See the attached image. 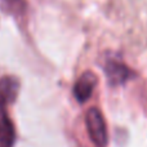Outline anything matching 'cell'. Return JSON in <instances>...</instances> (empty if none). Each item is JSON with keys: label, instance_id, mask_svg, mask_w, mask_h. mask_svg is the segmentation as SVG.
Wrapping results in <instances>:
<instances>
[{"label": "cell", "instance_id": "3957f363", "mask_svg": "<svg viewBox=\"0 0 147 147\" xmlns=\"http://www.w3.org/2000/svg\"><path fill=\"white\" fill-rule=\"evenodd\" d=\"M105 74L107 76V80L111 85H121L127 83L133 75L132 70L124 65L123 62L116 61V59H109L105 65Z\"/></svg>", "mask_w": 147, "mask_h": 147}, {"label": "cell", "instance_id": "8992f818", "mask_svg": "<svg viewBox=\"0 0 147 147\" xmlns=\"http://www.w3.org/2000/svg\"><path fill=\"white\" fill-rule=\"evenodd\" d=\"M5 4H8L9 7H16V5H20L21 0H3Z\"/></svg>", "mask_w": 147, "mask_h": 147}, {"label": "cell", "instance_id": "277c9868", "mask_svg": "<svg viewBox=\"0 0 147 147\" xmlns=\"http://www.w3.org/2000/svg\"><path fill=\"white\" fill-rule=\"evenodd\" d=\"M96 85H97L96 75L90 71L84 72L83 75L76 80L75 85H74V96L78 99V102L84 103L85 101H88V99L90 98Z\"/></svg>", "mask_w": 147, "mask_h": 147}, {"label": "cell", "instance_id": "6da1fadb", "mask_svg": "<svg viewBox=\"0 0 147 147\" xmlns=\"http://www.w3.org/2000/svg\"><path fill=\"white\" fill-rule=\"evenodd\" d=\"M85 124L86 129H88L89 137L93 141V143L98 147H105L107 145V129H106V123H105L103 115L101 114L98 109L92 107L89 111L86 112L85 116Z\"/></svg>", "mask_w": 147, "mask_h": 147}, {"label": "cell", "instance_id": "5b68a950", "mask_svg": "<svg viewBox=\"0 0 147 147\" xmlns=\"http://www.w3.org/2000/svg\"><path fill=\"white\" fill-rule=\"evenodd\" d=\"M20 92V81L14 76H3L0 79V101L10 105L16 101Z\"/></svg>", "mask_w": 147, "mask_h": 147}, {"label": "cell", "instance_id": "7a4b0ae2", "mask_svg": "<svg viewBox=\"0 0 147 147\" xmlns=\"http://www.w3.org/2000/svg\"><path fill=\"white\" fill-rule=\"evenodd\" d=\"M14 143V124L8 114V105L0 101V147H13Z\"/></svg>", "mask_w": 147, "mask_h": 147}]
</instances>
